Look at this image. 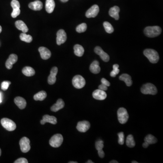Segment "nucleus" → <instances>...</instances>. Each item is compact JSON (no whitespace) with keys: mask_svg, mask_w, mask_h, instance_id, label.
Returning a JSON list of instances; mask_svg holds the SVG:
<instances>
[{"mask_svg":"<svg viewBox=\"0 0 163 163\" xmlns=\"http://www.w3.org/2000/svg\"><path fill=\"white\" fill-rule=\"evenodd\" d=\"M144 34L146 36L150 38H154L159 36L161 32V28L158 26L148 27L144 29Z\"/></svg>","mask_w":163,"mask_h":163,"instance_id":"f257e3e1","label":"nucleus"},{"mask_svg":"<svg viewBox=\"0 0 163 163\" xmlns=\"http://www.w3.org/2000/svg\"><path fill=\"white\" fill-rule=\"evenodd\" d=\"M144 54L152 64H156L159 61V54L156 51L153 49H147L144 51Z\"/></svg>","mask_w":163,"mask_h":163,"instance_id":"f03ea898","label":"nucleus"},{"mask_svg":"<svg viewBox=\"0 0 163 163\" xmlns=\"http://www.w3.org/2000/svg\"><path fill=\"white\" fill-rule=\"evenodd\" d=\"M141 91L144 94L154 95L157 93V89L155 86L150 83H147L142 86Z\"/></svg>","mask_w":163,"mask_h":163,"instance_id":"7ed1b4c3","label":"nucleus"},{"mask_svg":"<svg viewBox=\"0 0 163 163\" xmlns=\"http://www.w3.org/2000/svg\"><path fill=\"white\" fill-rule=\"evenodd\" d=\"M1 125L8 131H13L17 128L16 123L11 119L4 118L1 121Z\"/></svg>","mask_w":163,"mask_h":163,"instance_id":"20e7f679","label":"nucleus"},{"mask_svg":"<svg viewBox=\"0 0 163 163\" xmlns=\"http://www.w3.org/2000/svg\"><path fill=\"white\" fill-rule=\"evenodd\" d=\"M129 114L126 109L121 107L117 111V117L119 122L121 124L127 123L129 119Z\"/></svg>","mask_w":163,"mask_h":163,"instance_id":"39448f33","label":"nucleus"},{"mask_svg":"<svg viewBox=\"0 0 163 163\" xmlns=\"http://www.w3.org/2000/svg\"><path fill=\"white\" fill-rule=\"evenodd\" d=\"M63 140L64 138L62 135L60 134L54 135L50 139V145L53 147H58L63 143Z\"/></svg>","mask_w":163,"mask_h":163,"instance_id":"423d86ee","label":"nucleus"},{"mask_svg":"<svg viewBox=\"0 0 163 163\" xmlns=\"http://www.w3.org/2000/svg\"><path fill=\"white\" fill-rule=\"evenodd\" d=\"M73 86L77 89L83 88L86 84L85 80L82 76L80 75H76L72 80Z\"/></svg>","mask_w":163,"mask_h":163,"instance_id":"0eeeda50","label":"nucleus"},{"mask_svg":"<svg viewBox=\"0 0 163 163\" xmlns=\"http://www.w3.org/2000/svg\"><path fill=\"white\" fill-rule=\"evenodd\" d=\"M20 146L21 151L23 153H27L30 150V140L27 137H24L20 140Z\"/></svg>","mask_w":163,"mask_h":163,"instance_id":"6e6552de","label":"nucleus"},{"mask_svg":"<svg viewBox=\"0 0 163 163\" xmlns=\"http://www.w3.org/2000/svg\"><path fill=\"white\" fill-rule=\"evenodd\" d=\"M99 12V7L97 5H94L87 11L86 17L88 18L95 17L97 16Z\"/></svg>","mask_w":163,"mask_h":163,"instance_id":"1a4fd4ad","label":"nucleus"},{"mask_svg":"<svg viewBox=\"0 0 163 163\" xmlns=\"http://www.w3.org/2000/svg\"><path fill=\"white\" fill-rule=\"evenodd\" d=\"M67 40V34L64 30H60L57 33L56 42L58 45H60L65 43Z\"/></svg>","mask_w":163,"mask_h":163,"instance_id":"9d476101","label":"nucleus"},{"mask_svg":"<svg viewBox=\"0 0 163 163\" xmlns=\"http://www.w3.org/2000/svg\"><path fill=\"white\" fill-rule=\"evenodd\" d=\"M94 52L96 54L99 55L101 60L105 62H108L110 60V57L107 53H105L101 48L99 46H97L94 49Z\"/></svg>","mask_w":163,"mask_h":163,"instance_id":"9b49d317","label":"nucleus"},{"mask_svg":"<svg viewBox=\"0 0 163 163\" xmlns=\"http://www.w3.org/2000/svg\"><path fill=\"white\" fill-rule=\"evenodd\" d=\"M90 127V124L88 121H80L78 122L77 129L81 132H85L89 130Z\"/></svg>","mask_w":163,"mask_h":163,"instance_id":"f8f14e48","label":"nucleus"},{"mask_svg":"<svg viewBox=\"0 0 163 163\" xmlns=\"http://www.w3.org/2000/svg\"><path fill=\"white\" fill-rule=\"evenodd\" d=\"M58 69L56 67H54L51 69L50 71V74L48 77V82L50 85H53L55 83L56 81V76L57 74Z\"/></svg>","mask_w":163,"mask_h":163,"instance_id":"ddd939ff","label":"nucleus"},{"mask_svg":"<svg viewBox=\"0 0 163 163\" xmlns=\"http://www.w3.org/2000/svg\"><path fill=\"white\" fill-rule=\"evenodd\" d=\"M93 97L96 100H103L106 99L107 95L105 91L98 89L96 90L93 92Z\"/></svg>","mask_w":163,"mask_h":163,"instance_id":"4468645a","label":"nucleus"},{"mask_svg":"<svg viewBox=\"0 0 163 163\" xmlns=\"http://www.w3.org/2000/svg\"><path fill=\"white\" fill-rule=\"evenodd\" d=\"M18 57L15 54H11L10 55L9 58L7 59L6 63V66L8 70H11L12 68L13 65L17 61Z\"/></svg>","mask_w":163,"mask_h":163,"instance_id":"2eb2a0df","label":"nucleus"},{"mask_svg":"<svg viewBox=\"0 0 163 163\" xmlns=\"http://www.w3.org/2000/svg\"><path fill=\"white\" fill-rule=\"evenodd\" d=\"M39 51L41 57L43 60H48L51 56L50 51L44 47H41L39 48Z\"/></svg>","mask_w":163,"mask_h":163,"instance_id":"dca6fc26","label":"nucleus"},{"mask_svg":"<svg viewBox=\"0 0 163 163\" xmlns=\"http://www.w3.org/2000/svg\"><path fill=\"white\" fill-rule=\"evenodd\" d=\"M47 122L55 125L57 123V118L54 116H50L48 115H45L43 116V119L40 121V123L42 125H44Z\"/></svg>","mask_w":163,"mask_h":163,"instance_id":"f3484780","label":"nucleus"},{"mask_svg":"<svg viewBox=\"0 0 163 163\" xmlns=\"http://www.w3.org/2000/svg\"><path fill=\"white\" fill-rule=\"evenodd\" d=\"M95 147L98 151V154L99 156L103 158L105 156V153L103 150L104 147V142L101 140H99L96 141L95 143Z\"/></svg>","mask_w":163,"mask_h":163,"instance_id":"a211bd4d","label":"nucleus"},{"mask_svg":"<svg viewBox=\"0 0 163 163\" xmlns=\"http://www.w3.org/2000/svg\"><path fill=\"white\" fill-rule=\"evenodd\" d=\"M120 8L117 6L114 7L110 8L109 11V14L111 17L114 18L116 20H118L119 19V12H120Z\"/></svg>","mask_w":163,"mask_h":163,"instance_id":"6ab92c4d","label":"nucleus"},{"mask_svg":"<svg viewBox=\"0 0 163 163\" xmlns=\"http://www.w3.org/2000/svg\"><path fill=\"white\" fill-rule=\"evenodd\" d=\"M64 107V102L62 99H58L56 103L51 107V110L54 112H56Z\"/></svg>","mask_w":163,"mask_h":163,"instance_id":"aec40b11","label":"nucleus"},{"mask_svg":"<svg viewBox=\"0 0 163 163\" xmlns=\"http://www.w3.org/2000/svg\"><path fill=\"white\" fill-rule=\"evenodd\" d=\"M14 102L20 109H23L27 106V101L25 99L21 97H17L15 98Z\"/></svg>","mask_w":163,"mask_h":163,"instance_id":"412c9836","label":"nucleus"},{"mask_svg":"<svg viewBox=\"0 0 163 163\" xmlns=\"http://www.w3.org/2000/svg\"><path fill=\"white\" fill-rule=\"evenodd\" d=\"M43 6L42 2L40 1H35L29 5V8L34 11H40L43 8Z\"/></svg>","mask_w":163,"mask_h":163,"instance_id":"4be33fe9","label":"nucleus"},{"mask_svg":"<svg viewBox=\"0 0 163 163\" xmlns=\"http://www.w3.org/2000/svg\"><path fill=\"white\" fill-rule=\"evenodd\" d=\"M54 0H46L45 3V9L48 13H51L55 8Z\"/></svg>","mask_w":163,"mask_h":163,"instance_id":"5701e85b","label":"nucleus"},{"mask_svg":"<svg viewBox=\"0 0 163 163\" xmlns=\"http://www.w3.org/2000/svg\"><path fill=\"white\" fill-rule=\"evenodd\" d=\"M90 70L94 74H97L100 73L101 68L99 66V63L97 60L94 61L90 66Z\"/></svg>","mask_w":163,"mask_h":163,"instance_id":"b1692460","label":"nucleus"},{"mask_svg":"<svg viewBox=\"0 0 163 163\" xmlns=\"http://www.w3.org/2000/svg\"><path fill=\"white\" fill-rule=\"evenodd\" d=\"M119 80L123 81L126 83V85L128 87H130L132 84V81L130 75L128 74H124L119 77Z\"/></svg>","mask_w":163,"mask_h":163,"instance_id":"393cba45","label":"nucleus"},{"mask_svg":"<svg viewBox=\"0 0 163 163\" xmlns=\"http://www.w3.org/2000/svg\"><path fill=\"white\" fill-rule=\"evenodd\" d=\"M16 27L18 29L23 32V33H27L28 31V28L27 25L22 21H17L15 23Z\"/></svg>","mask_w":163,"mask_h":163,"instance_id":"a878e982","label":"nucleus"},{"mask_svg":"<svg viewBox=\"0 0 163 163\" xmlns=\"http://www.w3.org/2000/svg\"><path fill=\"white\" fill-rule=\"evenodd\" d=\"M74 54L75 55L78 57L82 56L84 53L83 48L80 44H76L74 45Z\"/></svg>","mask_w":163,"mask_h":163,"instance_id":"bb28decb","label":"nucleus"},{"mask_svg":"<svg viewBox=\"0 0 163 163\" xmlns=\"http://www.w3.org/2000/svg\"><path fill=\"white\" fill-rule=\"evenodd\" d=\"M22 73L27 77H31L35 74V71L30 67H25L22 70Z\"/></svg>","mask_w":163,"mask_h":163,"instance_id":"cd10ccee","label":"nucleus"},{"mask_svg":"<svg viewBox=\"0 0 163 163\" xmlns=\"http://www.w3.org/2000/svg\"><path fill=\"white\" fill-rule=\"evenodd\" d=\"M47 97L46 91H39V93L36 94L34 96V99L35 101H43Z\"/></svg>","mask_w":163,"mask_h":163,"instance_id":"c85d7f7f","label":"nucleus"},{"mask_svg":"<svg viewBox=\"0 0 163 163\" xmlns=\"http://www.w3.org/2000/svg\"><path fill=\"white\" fill-rule=\"evenodd\" d=\"M144 141L150 145L156 143L157 142V140L154 136L152 135L149 134L148 135L144 138Z\"/></svg>","mask_w":163,"mask_h":163,"instance_id":"c756f323","label":"nucleus"},{"mask_svg":"<svg viewBox=\"0 0 163 163\" xmlns=\"http://www.w3.org/2000/svg\"><path fill=\"white\" fill-rule=\"evenodd\" d=\"M126 144L127 146L130 148H133L136 145L133 136L132 135H129L127 136L126 140Z\"/></svg>","mask_w":163,"mask_h":163,"instance_id":"7c9ffc66","label":"nucleus"},{"mask_svg":"<svg viewBox=\"0 0 163 163\" xmlns=\"http://www.w3.org/2000/svg\"><path fill=\"white\" fill-rule=\"evenodd\" d=\"M20 37L21 40L27 43H30L32 42L33 40L31 35L27 34L25 33H21V34H20Z\"/></svg>","mask_w":163,"mask_h":163,"instance_id":"2f4dec72","label":"nucleus"},{"mask_svg":"<svg viewBox=\"0 0 163 163\" xmlns=\"http://www.w3.org/2000/svg\"><path fill=\"white\" fill-rule=\"evenodd\" d=\"M103 27L107 33L111 34L113 32V27L109 22H107V21L104 22Z\"/></svg>","mask_w":163,"mask_h":163,"instance_id":"473e14b6","label":"nucleus"},{"mask_svg":"<svg viewBox=\"0 0 163 163\" xmlns=\"http://www.w3.org/2000/svg\"><path fill=\"white\" fill-rule=\"evenodd\" d=\"M87 29V24L83 23L77 26L76 27V31L79 33H83L86 31Z\"/></svg>","mask_w":163,"mask_h":163,"instance_id":"72a5a7b5","label":"nucleus"},{"mask_svg":"<svg viewBox=\"0 0 163 163\" xmlns=\"http://www.w3.org/2000/svg\"><path fill=\"white\" fill-rule=\"evenodd\" d=\"M119 65L117 64H115L113 66V70L111 72L110 76L111 77H116V75L118 74L120 72V70H119Z\"/></svg>","mask_w":163,"mask_h":163,"instance_id":"f704fd0d","label":"nucleus"},{"mask_svg":"<svg viewBox=\"0 0 163 163\" xmlns=\"http://www.w3.org/2000/svg\"><path fill=\"white\" fill-rule=\"evenodd\" d=\"M11 84V82L10 81H3L1 83V89L4 91L7 90L9 87L10 84Z\"/></svg>","mask_w":163,"mask_h":163,"instance_id":"c9c22d12","label":"nucleus"},{"mask_svg":"<svg viewBox=\"0 0 163 163\" xmlns=\"http://www.w3.org/2000/svg\"><path fill=\"white\" fill-rule=\"evenodd\" d=\"M118 137H119V140H118V143L119 144H123L124 143V134L123 132H119L118 133Z\"/></svg>","mask_w":163,"mask_h":163,"instance_id":"e433bc0d","label":"nucleus"},{"mask_svg":"<svg viewBox=\"0 0 163 163\" xmlns=\"http://www.w3.org/2000/svg\"><path fill=\"white\" fill-rule=\"evenodd\" d=\"M11 6L13 9H20V3L17 0H12L11 2Z\"/></svg>","mask_w":163,"mask_h":163,"instance_id":"4c0bfd02","label":"nucleus"},{"mask_svg":"<svg viewBox=\"0 0 163 163\" xmlns=\"http://www.w3.org/2000/svg\"><path fill=\"white\" fill-rule=\"evenodd\" d=\"M20 13H21V10L20 9H13V11L11 13V17L14 18H16L18 16H19Z\"/></svg>","mask_w":163,"mask_h":163,"instance_id":"58836bf2","label":"nucleus"},{"mask_svg":"<svg viewBox=\"0 0 163 163\" xmlns=\"http://www.w3.org/2000/svg\"><path fill=\"white\" fill-rule=\"evenodd\" d=\"M27 160L24 158H21L19 159H17L16 160V161H15L14 163H28Z\"/></svg>","mask_w":163,"mask_h":163,"instance_id":"ea45409f","label":"nucleus"},{"mask_svg":"<svg viewBox=\"0 0 163 163\" xmlns=\"http://www.w3.org/2000/svg\"><path fill=\"white\" fill-rule=\"evenodd\" d=\"M101 83L103 84L104 85H106L107 87H109L110 86V83H109L108 81L105 78H103L101 80Z\"/></svg>","mask_w":163,"mask_h":163,"instance_id":"a19ab883","label":"nucleus"},{"mask_svg":"<svg viewBox=\"0 0 163 163\" xmlns=\"http://www.w3.org/2000/svg\"><path fill=\"white\" fill-rule=\"evenodd\" d=\"M98 89L101 90L105 91H107V87L106 86V85H104L103 84L101 83V84L99 85V87H98Z\"/></svg>","mask_w":163,"mask_h":163,"instance_id":"79ce46f5","label":"nucleus"},{"mask_svg":"<svg viewBox=\"0 0 163 163\" xmlns=\"http://www.w3.org/2000/svg\"><path fill=\"white\" fill-rule=\"evenodd\" d=\"M142 146H143V147L144 148H147L148 147V146H149V144H148L147 143H146V142H144V143L143 144H142Z\"/></svg>","mask_w":163,"mask_h":163,"instance_id":"37998d69","label":"nucleus"},{"mask_svg":"<svg viewBox=\"0 0 163 163\" xmlns=\"http://www.w3.org/2000/svg\"><path fill=\"white\" fill-rule=\"evenodd\" d=\"M2 95L1 93L0 92V103H2Z\"/></svg>","mask_w":163,"mask_h":163,"instance_id":"c03bdc74","label":"nucleus"},{"mask_svg":"<svg viewBox=\"0 0 163 163\" xmlns=\"http://www.w3.org/2000/svg\"><path fill=\"white\" fill-rule=\"evenodd\" d=\"M110 163H118V161H116V160H111L110 162H109Z\"/></svg>","mask_w":163,"mask_h":163,"instance_id":"a18cd8bd","label":"nucleus"},{"mask_svg":"<svg viewBox=\"0 0 163 163\" xmlns=\"http://www.w3.org/2000/svg\"><path fill=\"white\" fill-rule=\"evenodd\" d=\"M87 163H93L94 162L91 161V160H89L87 162H86Z\"/></svg>","mask_w":163,"mask_h":163,"instance_id":"49530a36","label":"nucleus"},{"mask_svg":"<svg viewBox=\"0 0 163 163\" xmlns=\"http://www.w3.org/2000/svg\"><path fill=\"white\" fill-rule=\"evenodd\" d=\"M60 1L63 2H66L68 1V0H60Z\"/></svg>","mask_w":163,"mask_h":163,"instance_id":"de8ad7c7","label":"nucleus"},{"mask_svg":"<svg viewBox=\"0 0 163 163\" xmlns=\"http://www.w3.org/2000/svg\"><path fill=\"white\" fill-rule=\"evenodd\" d=\"M1 31H2V28H1V26L0 25V33H1Z\"/></svg>","mask_w":163,"mask_h":163,"instance_id":"09e8293b","label":"nucleus"},{"mask_svg":"<svg viewBox=\"0 0 163 163\" xmlns=\"http://www.w3.org/2000/svg\"><path fill=\"white\" fill-rule=\"evenodd\" d=\"M69 163H78L77 162H74V161H70V162H68Z\"/></svg>","mask_w":163,"mask_h":163,"instance_id":"8fccbe9b","label":"nucleus"},{"mask_svg":"<svg viewBox=\"0 0 163 163\" xmlns=\"http://www.w3.org/2000/svg\"><path fill=\"white\" fill-rule=\"evenodd\" d=\"M131 163H138V162H136V161H132V162H131Z\"/></svg>","mask_w":163,"mask_h":163,"instance_id":"3c124183","label":"nucleus"},{"mask_svg":"<svg viewBox=\"0 0 163 163\" xmlns=\"http://www.w3.org/2000/svg\"><path fill=\"white\" fill-rule=\"evenodd\" d=\"M1 149H0V156H1Z\"/></svg>","mask_w":163,"mask_h":163,"instance_id":"603ef678","label":"nucleus"}]
</instances>
